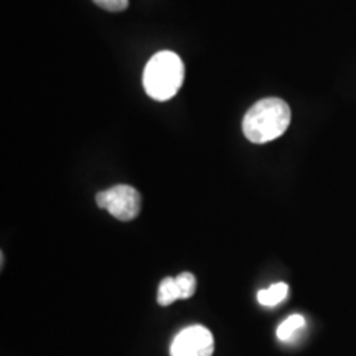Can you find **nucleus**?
Segmentation results:
<instances>
[{
    "mask_svg": "<svg viewBox=\"0 0 356 356\" xmlns=\"http://www.w3.org/2000/svg\"><path fill=\"white\" fill-rule=\"evenodd\" d=\"M291 124V108L279 97L257 101L243 119V132L252 144H267L279 139Z\"/></svg>",
    "mask_w": 356,
    "mask_h": 356,
    "instance_id": "obj_1",
    "label": "nucleus"
},
{
    "mask_svg": "<svg viewBox=\"0 0 356 356\" xmlns=\"http://www.w3.org/2000/svg\"><path fill=\"white\" fill-rule=\"evenodd\" d=\"M185 66L181 58L173 51H159L144 70V89L155 101H168L181 88Z\"/></svg>",
    "mask_w": 356,
    "mask_h": 356,
    "instance_id": "obj_2",
    "label": "nucleus"
},
{
    "mask_svg": "<svg viewBox=\"0 0 356 356\" xmlns=\"http://www.w3.org/2000/svg\"><path fill=\"white\" fill-rule=\"evenodd\" d=\"M96 203L119 221H132L140 213V195L131 185H115L99 191L96 195Z\"/></svg>",
    "mask_w": 356,
    "mask_h": 356,
    "instance_id": "obj_3",
    "label": "nucleus"
},
{
    "mask_svg": "<svg viewBox=\"0 0 356 356\" xmlns=\"http://www.w3.org/2000/svg\"><path fill=\"white\" fill-rule=\"evenodd\" d=\"M215 340L211 332L203 325H191L173 338L170 356H211Z\"/></svg>",
    "mask_w": 356,
    "mask_h": 356,
    "instance_id": "obj_4",
    "label": "nucleus"
},
{
    "mask_svg": "<svg viewBox=\"0 0 356 356\" xmlns=\"http://www.w3.org/2000/svg\"><path fill=\"white\" fill-rule=\"evenodd\" d=\"M289 293V286L286 282H277L273 284L270 287L262 289V291L257 292V302L264 307H274L280 304L282 300L287 299Z\"/></svg>",
    "mask_w": 356,
    "mask_h": 356,
    "instance_id": "obj_5",
    "label": "nucleus"
},
{
    "mask_svg": "<svg viewBox=\"0 0 356 356\" xmlns=\"http://www.w3.org/2000/svg\"><path fill=\"white\" fill-rule=\"evenodd\" d=\"M181 299L180 289H178L175 277H165L160 282L157 292V302L162 307L172 305L175 300Z\"/></svg>",
    "mask_w": 356,
    "mask_h": 356,
    "instance_id": "obj_6",
    "label": "nucleus"
},
{
    "mask_svg": "<svg viewBox=\"0 0 356 356\" xmlns=\"http://www.w3.org/2000/svg\"><path fill=\"white\" fill-rule=\"evenodd\" d=\"M304 328H305V318L299 314L291 315V317L286 318L279 325L277 338L280 341H291L293 340V337H296L300 330H304Z\"/></svg>",
    "mask_w": 356,
    "mask_h": 356,
    "instance_id": "obj_7",
    "label": "nucleus"
},
{
    "mask_svg": "<svg viewBox=\"0 0 356 356\" xmlns=\"http://www.w3.org/2000/svg\"><path fill=\"white\" fill-rule=\"evenodd\" d=\"M175 279H177L178 289H180L181 300L193 297L195 289H197V279H195V275L191 273H181L180 275H177Z\"/></svg>",
    "mask_w": 356,
    "mask_h": 356,
    "instance_id": "obj_8",
    "label": "nucleus"
},
{
    "mask_svg": "<svg viewBox=\"0 0 356 356\" xmlns=\"http://www.w3.org/2000/svg\"><path fill=\"white\" fill-rule=\"evenodd\" d=\"M92 2L106 12H122L129 7V0H92Z\"/></svg>",
    "mask_w": 356,
    "mask_h": 356,
    "instance_id": "obj_9",
    "label": "nucleus"
}]
</instances>
